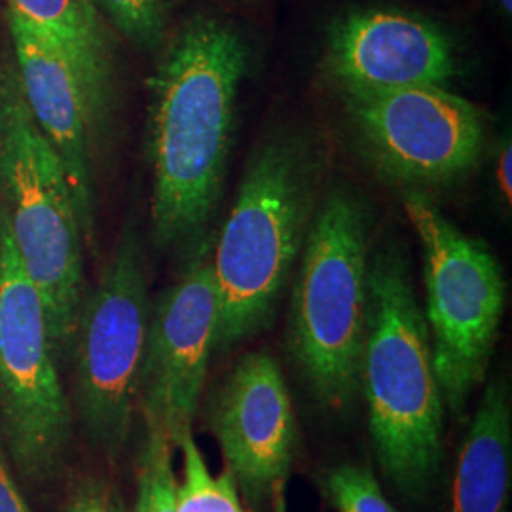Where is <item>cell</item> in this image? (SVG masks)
Listing matches in <instances>:
<instances>
[{"mask_svg":"<svg viewBox=\"0 0 512 512\" xmlns=\"http://www.w3.org/2000/svg\"><path fill=\"white\" fill-rule=\"evenodd\" d=\"M251 50L238 29L194 16L148 78L150 224L164 251L200 245L220 202Z\"/></svg>","mask_w":512,"mask_h":512,"instance_id":"6da1fadb","label":"cell"},{"mask_svg":"<svg viewBox=\"0 0 512 512\" xmlns=\"http://www.w3.org/2000/svg\"><path fill=\"white\" fill-rule=\"evenodd\" d=\"M361 391L385 475L410 497L425 494L442 459L444 401L410 262L395 243L368 260Z\"/></svg>","mask_w":512,"mask_h":512,"instance_id":"7a4b0ae2","label":"cell"},{"mask_svg":"<svg viewBox=\"0 0 512 512\" xmlns=\"http://www.w3.org/2000/svg\"><path fill=\"white\" fill-rule=\"evenodd\" d=\"M319 173V154L293 133H275L251 156L211 258L217 349L270 325L317 209Z\"/></svg>","mask_w":512,"mask_h":512,"instance_id":"3957f363","label":"cell"},{"mask_svg":"<svg viewBox=\"0 0 512 512\" xmlns=\"http://www.w3.org/2000/svg\"><path fill=\"white\" fill-rule=\"evenodd\" d=\"M0 215L42 296L57 359H67L84 300V236L71 186L31 114L14 63H0Z\"/></svg>","mask_w":512,"mask_h":512,"instance_id":"277c9868","label":"cell"},{"mask_svg":"<svg viewBox=\"0 0 512 512\" xmlns=\"http://www.w3.org/2000/svg\"><path fill=\"white\" fill-rule=\"evenodd\" d=\"M291 348L313 395L344 410L361 391L368 277V213L348 190L317 205L302 247Z\"/></svg>","mask_w":512,"mask_h":512,"instance_id":"5b68a950","label":"cell"},{"mask_svg":"<svg viewBox=\"0 0 512 512\" xmlns=\"http://www.w3.org/2000/svg\"><path fill=\"white\" fill-rule=\"evenodd\" d=\"M403 205L423 249V315L442 401L459 416L486 378L505 311V277L494 253L461 232L427 194L408 190Z\"/></svg>","mask_w":512,"mask_h":512,"instance_id":"8992f818","label":"cell"},{"mask_svg":"<svg viewBox=\"0 0 512 512\" xmlns=\"http://www.w3.org/2000/svg\"><path fill=\"white\" fill-rule=\"evenodd\" d=\"M71 429L46 308L0 215V444L21 478L46 482Z\"/></svg>","mask_w":512,"mask_h":512,"instance_id":"52a82bcc","label":"cell"},{"mask_svg":"<svg viewBox=\"0 0 512 512\" xmlns=\"http://www.w3.org/2000/svg\"><path fill=\"white\" fill-rule=\"evenodd\" d=\"M150 300L141 239L126 230L74 330V401L97 450L118 456L131 433L147 346Z\"/></svg>","mask_w":512,"mask_h":512,"instance_id":"ba28073f","label":"cell"},{"mask_svg":"<svg viewBox=\"0 0 512 512\" xmlns=\"http://www.w3.org/2000/svg\"><path fill=\"white\" fill-rule=\"evenodd\" d=\"M357 145L385 179L414 186L458 181L475 169L486 120L444 86L342 93Z\"/></svg>","mask_w":512,"mask_h":512,"instance_id":"9c48e42d","label":"cell"},{"mask_svg":"<svg viewBox=\"0 0 512 512\" xmlns=\"http://www.w3.org/2000/svg\"><path fill=\"white\" fill-rule=\"evenodd\" d=\"M219 302L207 245L150 308L139 401L145 425L162 429L177 448L192 431L211 353L217 349Z\"/></svg>","mask_w":512,"mask_h":512,"instance_id":"30bf717a","label":"cell"},{"mask_svg":"<svg viewBox=\"0 0 512 512\" xmlns=\"http://www.w3.org/2000/svg\"><path fill=\"white\" fill-rule=\"evenodd\" d=\"M211 427L238 492L264 507L291 473L296 421L283 372L272 355L247 353L220 387Z\"/></svg>","mask_w":512,"mask_h":512,"instance_id":"8fae6325","label":"cell"},{"mask_svg":"<svg viewBox=\"0 0 512 512\" xmlns=\"http://www.w3.org/2000/svg\"><path fill=\"white\" fill-rule=\"evenodd\" d=\"M323 69L340 92L446 86L459 73L454 38L399 10H351L327 31Z\"/></svg>","mask_w":512,"mask_h":512,"instance_id":"7c38bea8","label":"cell"},{"mask_svg":"<svg viewBox=\"0 0 512 512\" xmlns=\"http://www.w3.org/2000/svg\"><path fill=\"white\" fill-rule=\"evenodd\" d=\"M23 97L65 169L84 241L95 239L92 118L73 65L27 21L6 12Z\"/></svg>","mask_w":512,"mask_h":512,"instance_id":"4fadbf2b","label":"cell"},{"mask_svg":"<svg viewBox=\"0 0 512 512\" xmlns=\"http://www.w3.org/2000/svg\"><path fill=\"white\" fill-rule=\"evenodd\" d=\"M8 10L48 38L73 65L95 133L112 101V55L95 4L92 0H8Z\"/></svg>","mask_w":512,"mask_h":512,"instance_id":"5bb4252c","label":"cell"},{"mask_svg":"<svg viewBox=\"0 0 512 512\" xmlns=\"http://www.w3.org/2000/svg\"><path fill=\"white\" fill-rule=\"evenodd\" d=\"M511 488V406L503 385L478 404L459 456L452 512H503Z\"/></svg>","mask_w":512,"mask_h":512,"instance_id":"9a60e30c","label":"cell"},{"mask_svg":"<svg viewBox=\"0 0 512 512\" xmlns=\"http://www.w3.org/2000/svg\"><path fill=\"white\" fill-rule=\"evenodd\" d=\"M177 448L184 456L183 484L177 486V512H245L234 478L228 471L220 476L209 473L192 431L179 440Z\"/></svg>","mask_w":512,"mask_h":512,"instance_id":"2e32d148","label":"cell"},{"mask_svg":"<svg viewBox=\"0 0 512 512\" xmlns=\"http://www.w3.org/2000/svg\"><path fill=\"white\" fill-rule=\"evenodd\" d=\"M173 448V442L167 439L162 429L147 425V437L139 459L135 512H177Z\"/></svg>","mask_w":512,"mask_h":512,"instance_id":"e0dca14e","label":"cell"},{"mask_svg":"<svg viewBox=\"0 0 512 512\" xmlns=\"http://www.w3.org/2000/svg\"><path fill=\"white\" fill-rule=\"evenodd\" d=\"M112 25L133 42L137 48L154 52L162 48L167 21L169 0H92Z\"/></svg>","mask_w":512,"mask_h":512,"instance_id":"ac0fdd59","label":"cell"},{"mask_svg":"<svg viewBox=\"0 0 512 512\" xmlns=\"http://www.w3.org/2000/svg\"><path fill=\"white\" fill-rule=\"evenodd\" d=\"M325 486L338 512H395L368 467H336L327 476Z\"/></svg>","mask_w":512,"mask_h":512,"instance_id":"d6986e66","label":"cell"},{"mask_svg":"<svg viewBox=\"0 0 512 512\" xmlns=\"http://www.w3.org/2000/svg\"><path fill=\"white\" fill-rule=\"evenodd\" d=\"M0 512H33L25 497L19 492L16 478L0 444Z\"/></svg>","mask_w":512,"mask_h":512,"instance_id":"ffe728a7","label":"cell"},{"mask_svg":"<svg viewBox=\"0 0 512 512\" xmlns=\"http://www.w3.org/2000/svg\"><path fill=\"white\" fill-rule=\"evenodd\" d=\"M63 512H120L110 505L109 495L97 484L82 486Z\"/></svg>","mask_w":512,"mask_h":512,"instance_id":"44dd1931","label":"cell"},{"mask_svg":"<svg viewBox=\"0 0 512 512\" xmlns=\"http://www.w3.org/2000/svg\"><path fill=\"white\" fill-rule=\"evenodd\" d=\"M512 145L511 139L503 141L499 154H497V186L501 192L503 202L507 203V207H511L512 203Z\"/></svg>","mask_w":512,"mask_h":512,"instance_id":"7402d4cb","label":"cell"},{"mask_svg":"<svg viewBox=\"0 0 512 512\" xmlns=\"http://www.w3.org/2000/svg\"><path fill=\"white\" fill-rule=\"evenodd\" d=\"M497 2H499V8L503 10V14H505L507 18H511L512 0H497Z\"/></svg>","mask_w":512,"mask_h":512,"instance_id":"603a6c76","label":"cell"}]
</instances>
